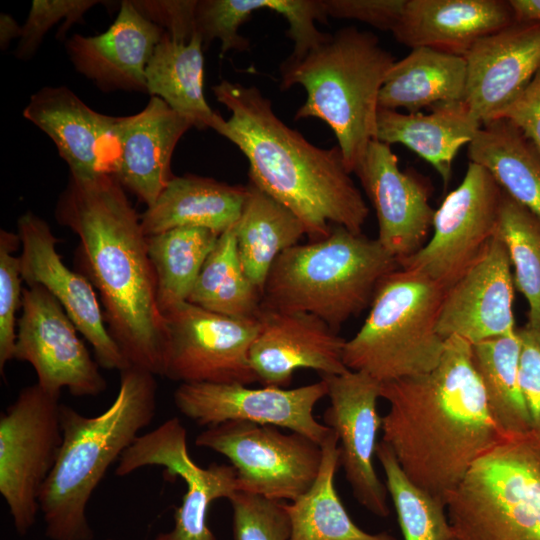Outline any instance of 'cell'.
<instances>
[{
    "label": "cell",
    "mask_w": 540,
    "mask_h": 540,
    "mask_svg": "<svg viewBox=\"0 0 540 540\" xmlns=\"http://www.w3.org/2000/svg\"><path fill=\"white\" fill-rule=\"evenodd\" d=\"M55 217L80 240L77 262L97 290L107 329L130 366L163 376L164 316L140 215L110 173L69 175Z\"/></svg>",
    "instance_id": "cell-1"
},
{
    "label": "cell",
    "mask_w": 540,
    "mask_h": 540,
    "mask_svg": "<svg viewBox=\"0 0 540 540\" xmlns=\"http://www.w3.org/2000/svg\"><path fill=\"white\" fill-rule=\"evenodd\" d=\"M389 403L382 440L417 486L445 506L469 469L504 438L493 421L472 360V345L446 340L429 372L381 383Z\"/></svg>",
    "instance_id": "cell-2"
},
{
    "label": "cell",
    "mask_w": 540,
    "mask_h": 540,
    "mask_svg": "<svg viewBox=\"0 0 540 540\" xmlns=\"http://www.w3.org/2000/svg\"><path fill=\"white\" fill-rule=\"evenodd\" d=\"M230 112L212 129L235 144L249 162V179L291 210L311 241L325 238L331 224L362 233L369 208L337 146L311 144L274 113L255 86L222 80L212 86Z\"/></svg>",
    "instance_id": "cell-3"
},
{
    "label": "cell",
    "mask_w": 540,
    "mask_h": 540,
    "mask_svg": "<svg viewBox=\"0 0 540 540\" xmlns=\"http://www.w3.org/2000/svg\"><path fill=\"white\" fill-rule=\"evenodd\" d=\"M157 410V382L151 372L129 366L111 405L85 416L61 404L63 441L39 496L45 535L51 540H93L88 502L108 468L150 425Z\"/></svg>",
    "instance_id": "cell-4"
},
{
    "label": "cell",
    "mask_w": 540,
    "mask_h": 540,
    "mask_svg": "<svg viewBox=\"0 0 540 540\" xmlns=\"http://www.w3.org/2000/svg\"><path fill=\"white\" fill-rule=\"evenodd\" d=\"M395 61L373 33L350 26L302 59L280 65L281 89L300 84L307 93L294 118L326 122L350 173L375 139L379 93Z\"/></svg>",
    "instance_id": "cell-5"
},
{
    "label": "cell",
    "mask_w": 540,
    "mask_h": 540,
    "mask_svg": "<svg viewBox=\"0 0 540 540\" xmlns=\"http://www.w3.org/2000/svg\"><path fill=\"white\" fill-rule=\"evenodd\" d=\"M398 267L377 238L335 226L325 238L294 245L278 256L261 305L315 315L338 331L370 306L379 283Z\"/></svg>",
    "instance_id": "cell-6"
},
{
    "label": "cell",
    "mask_w": 540,
    "mask_h": 540,
    "mask_svg": "<svg viewBox=\"0 0 540 540\" xmlns=\"http://www.w3.org/2000/svg\"><path fill=\"white\" fill-rule=\"evenodd\" d=\"M445 291L409 269L398 267L386 275L361 328L346 340V367L380 383L434 369L446 345L437 330Z\"/></svg>",
    "instance_id": "cell-7"
},
{
    "label": "cell",
    "mask_w": 540,
    "mask_h": 540,
    "mask_svg": "<svg viewBox=\"0 0 540 540\" xmlns=\"http://www.w3.org/2000/svg\"><path fill=\"white\" fill-rule=\"evenodd\" d=\"M455 540H540V436L502 438L446 503Z\"/></svg>",
    "instance_id": "cell-8"
},
{
    "label": "cell",
    "mask_w": 540,
    "mask_h": 540,
    "mask_svg": "<svg viewBox=\"0 0 540 540\" xmlns=\"http://www.w3.org/2000/svg\"><path fill=\"white\" fill-rule=\"evenodd\" d=\"M59 398L35 383L0 416V493L20 536L36 521L40 492L62 445Z\"/></svg>",
    "instance_id": "cell-9"
},
{
    "label": "cell",
    "mask_w": 540,
    "mask_h": 540,
    "mask_svg": "<svg viewBox=\"0 0 540 540\" xmlns=\"http://www.w3.org/2000/svg\"><path fill=\"white\" fill-rule=\"evenodd\" d=\"M195 445L231 462L239 491L279 501L292 502L308 491L322 462L321 445L312 439L247 421L209 426L197 435Z\"/></svg>",
    "instance_id": "cell-10"
},
{
    "label": "cell",
    "mask_w": 540,
    "mask_h": 540,
    "mask_svg": "<svg viewBox=\"0 0 540 540\" xmlns=\"http://www.w3.org/2000/svg\"><path fill=\"white\" fill-rule=\"evenodd\" d=\"M503 190L481 165L470 162L460 185L433 217V234L398 262L447 290L478 259L495 234Z\"/></svg>",
    "instance_id": "cell-11"
},
{
    "label": "cell",
    "mask_w": 540,
    "mask_h": 540,
    "mask_svg": "<svg viewBox=\"0 0 540 540\" xmlns=\"http://www.w3.org/2000/svg\"><path fill=\"white\" fill-rule=\"evenodd\" d=\"M166 355L163 377L181 383L250 385L258 382L249 352L257 318L210 312L187 302L163 314Z\"/></svg>",
    "instance_id": "cell-12"
},
{
    "label": "cell",
    "mask_w": 540,
    "mask_h": 540,
    "mask_svg": "<svg viewBox=\"0 0 540 540\" xmlns=\"http://www.w3.org/2000/svg\"><path fill=\"white\" fill-rule=\"evenodd\" d=\"M14 359L28 362L37 384L60 396L62 389L78 397L97 396L107 382L61 304L42 286L23 289Z\"/></svg>",
    "instance_id": "cell-13"
},
{
    "label": "cell",
    "mask_w": 540,
    "mask_h": 540,
    "mask_svg": "<svg viewBox=\"0 0 540 540\" xmlns=\"http://www.w3.org/2000/svg\"><path fill=\"white\" fill-rule=\"evenodd\" d=\"M187 432L177 417L140 435L121 455L115 474L126 476L145 466H162L171 477L179 476L187 490L174 513V526L154 540H217L207 524L210 504L229 499L239 491L235 468L212 463L198 466L187 449Z\"/></svg>",
    "instance_id": "cell-14"
},
{
    "label": "cell",
    "mask_w": 540,
    "mask_h": 540,
    "mask_svg": "<svg viewBox=\"0 0 540 540\" xmlns=\"http://www.w3.org/2000/svg\"><path fill=\"white\" fill-rule=\"evenodd\" d=\"M328 394L321 378L313 384L283 389L243 384L181 383L173 394L176 408L199 426L226 421L273 425L300 433L322 444L331 429L313 415L315 405Z\"/></svg>",
    "instance_id": "cell-15"
},
{
    "label": "cell",
    "mask_w": 540,
    "mask_h": 540,
    "mask_svg": "<svg viewBox=\"0 0 540 540\" xmlns=\"http://www.w3.org/2000/svg\"><path fill=\"white\" fill-rule=\"evenodd\" d=\"M328 384L330 405L323 414L338 438L339 466L353 496L379 517L390 514L386 485L378 477L373 458L382 417L377 411L381 383L361 371L321 376Z\"/></svg>",
    "instance_id": "cell-16"
},
{
    "label": "cell",
    "mask_w": 540,
    "mask_h": 540,
    "mask_svg": "<svg viewBox=\"0 0 540 540\" xmlns=\"http://www.w3.org/2000/svg\"><path fill=\"white\" fill-rule=\"evenodd\" d=\"M17 228L21 275L28 287L42 286L61 304L78 332L92 345L100 367L119 371L129 367L107 329L92 284L63 263L56 250L59 240L48 223L27 211L19 217Z\"/></svg>",
    "instance_id": "cell-17"
},
{
    "label": "cell",
    "mask_w": 540,
    "mask_h": 540,
    "mask_svg": "<svg viewBox=\"0 0 540 540\" xmlns=\"http://www.w3.org/2000/svg\"><path fill=\"white\" fill-rule=\"evenodd\" d=\"M514 278L504 243L494 234L482 254L445 293L437 330L471 345L517 331Z\"/></svg>",
    "instance_id": "cell-18"
},
{
    "label": "cell",
    "mask_w": 540,
    "mask_h": 540,
    "mask_svg": "<svg viewBox=\"0 0 540 540\" xmlns=\"http://www.w3.org/2000/svg\"><path fill=\"white\" fill-rule=\"evenodd\" d=\"M191 127V121L161 98L152 96L140 112L117 117L111 132L107 173L147 207L152 205L174 177V149Z\"/></svg>",
    "instance_id": "cell-19"
},
{
    "label": "cell",
    "mask_w": 540,
    "mask_h": 540,
    "mask_svg": "<svg viewBox=\"0 0 540 540\" xmlns=\"http://www.w3.org/2000/svg\"><path fill=\"white\" fill-rule=\"evenodd\" d=\"M257 320L249 361L264 386H288L298 369H312L320 376L349 370L343 359L346 340L317 316L261 305Z\"/></svg>",
    "instance_id": "cell-20"
},
{
    "label": "cell",
    "mask_w": 540,
    "mask_h": 540,
    "mask_svg": "<svg viewBox=\"0 0 540 540\" xmlns=\"http://www.w3.org/2000/svg\"><path fill=\"white\" fill-rule=\"evenodd\" d=\"M378 220V241L399 262L417 252L433 224L429 187L402 171L390 145L372 140L355 168Z\"/></svg>",
    "instance_id": "cell-21"
},
{
    "label": "cell",
    "mask_w": 540,
    "mask_h": 540,
    "mask_svg": "<svg viewBox=\"0 0 540 540\" xmlns=\"http://www.w3.org/2000/svg\"><path fill=\"white\" fill-rule=\"evenodd\" d=\"M464 58L465 105L482 125L498 119L540 70V22L515 21L480 39Z\"/></svg>",
    "instance_id": "cell-22"
},
{
    "label": "cell",
    "mask_w": 540,
    "mask_h": 540,
    "mask_svg": "<svg viewBox=\"0 0 540 540\" xmlns=\"http://www.w3.org/2000/svg\"><path fill=\"white\" fill-rule=\"evenodd\" d=\"M164 32L125 0L105 32L74 34L65 47L75 70L103 92L147 93L146 66Z\"/></svg>",
    "instance_id": "cell-23"
},
{
    "label": "cell",
    "mask_w": 540,
    "mask_h": 540,
    "mask_svg": "<svg viewBox=\"0 0 540 540\" xmlns=\"http://www.w3.org/2000/svg\"><path fill=\"white\" fill-rule=\"evenodd\" d=\"M23 116L54 142L70 175L90 178L107 172L117 117L96 112L65 86H46L35 92Z\"/></svg>",
    "instance_id": "cell-24"
},
{
    "label": "cell",
    "mask_w": 540,
    "mask_h": 540,
    "mask_svg": "<svg viewBox=\"0 0 540 540\" xmlns=\"http://www.w3.org/2000/svg\"><path fill=\"white\" fill-rule=\"evenodd\" d=\"M515 21L509 0H406L392 33L412 49L464 57L480 39Z\"/></svg>",
    "instance_id": "cell-25"
},
{
    "label": "cell",
    "mask_w": 540,
    "mask_h": 540,
    "mask_svg": "<svg viewBox=\"0 0 540 540\" xmlns=\"http://www.w3.org/2000/svg\"><path fill=\"white\" fill-rule=\"evenodd\" d=\"M246 194V186L194 174L174 176L140 215L143 232L151 236L179 227H199L221 235L237 223Z\"/></svg>",
    "instance_id": "cell-26"
},
{
    "label": "cell",
    "mask_w": 540,
    "mask_h": 540,
    "mask_svg": "<svg viewBox=\"0 0 540 540\" xmlns=\"http://www.w3.org/2000/svg\"><path fill=\"white\" fill-rule=\"evenodd\" d=\"M481 127L464 101L436 105L428 114L379 108L375 139L406 146L432 165L447 183L458 151L469 145Z\"/></svg>",
    "instance_id": "cell-27"
},
{
    "label": "cell",
    "mask_w": 540,
    "mask_h": 540,
    "mask_svg": "<svg viewBox=\"0 0 540 540\" xmlns=\"http://www.w3.org/2000/svg\"><path fill=\"white\" fill-rule=\"evenodd\" d=\"M467 63L463 56L414 48L390 68L379 93V108L409 113L464 101Z\"/></svg>",
    "instance_id": "cell-28"
},
{
    "label": "cell",
    "mask_w": 540,
    "mask_h": 540,
    "mask_svg": "<svg viewBox=\"0 0 540 540\" xmlns=\"http://www.w3.org/2000/svg\"><path fill=\"white\" fill-rule=\"evenodd\" d=\"M203 49L198 34L181 42L164 32L145 70L147 94L164 100L199 130L212 129L218 115L204 96Z\"/></svg>",
    "instance_id": "cell-29"
},
{
    "label": "cell",
    "mask_w": 540,
    "mask_h": 540,
    "mask_svg": "<svg viewBox=\"0 0 540 540\" xmlns=\"http://www.w3.org/2000/svg\"><path fill=\"white\" fill-rule=\"evenodd\" d=\"M241 215L234 226L242 267L263 292L278 256L306 235L300 219L287 207L250 182Z\"/></svg>",
    "instance_id": "cell-30"
},
{
    "label": "cell",
    "mask_w": 540,
    "mask_h": 540,
    "mask_svg": "<svg viewBox=\"0 0 540 540\" xmlns=\"http://www.w3.org/2000/svg\"><path fill=\"white\" fill-rule=\"evenodd\" d=\"M468 157L540 219V156L512 123L499 118L483 124L468 145Z\"/></svg>",
    "instance_id": "cell-31"
},
{
    "label": "cell",
    "mask_w": 540,
    "mask_h": 540,
    "mask_svg": "<svg viewBox=\"0 0 540 540\" xmlns=\"http://www.w3.org/2000/svg\"><path fill=\"white\" fill-rule=\"evenodd\" d=\"M321 448L322 462L314 483L303 495L286 503L291 522L289 540H396L387 532H365L352 521L334 484L339 451L332 429Z\"/></svg>",
    "instance_id": "cell-32"
},
{
    "label": "cell",
    "mask_w": 540,
    "mask_h": 540,
    "mask_svg": "<svg viewBox=\"0 0 540 540\" xmlns=\"http://www.w3.org/2000/svg\"><path fill=\"white\" fill-rule=\"evenodd\" d=\"M519 353L517 331L508 336L472 344V360L491 417L505 438L520 437L532 432L519 380Z\"/></svg>",
    "instance_id": "cell-33"
},
{
    "label": "cell",
    "mask_w": 540,
    "mask_h": 540,
    "mask_svg": "<svg viewBox=\"0 0 540 540\" xmlns=\"http://www.w3.org/2000/svg\"><path fill=\"white\" fill-rule=\"evenodd\" d=\"M219 236L199 227H179L147 236L148 255L156 278L157 304L162 314L188 301Z\"/></svg>",
    "instance_id": "cell-34"
},
{
    "label": "cell",
    "mask_w": 540,
    "mask_h": 540,
    "mask_svg": "<svg viewBox=\"0 0 540 540\" xmlns=\"http://www.w3.org/2000/svg\"><path fill=\"white\" fill-rule=\"evenodd\" d=\"M234 226L218 237L188 302L222 315L257 318L261 310L262 293L242 267Z\"/></svg>",
    "instance_id": "cell-35"
},
{
    "label": "cell",
    "mask_w": 540,
    "mask_h": 540,
    "mask_svg": "<svg viewBox=\"0 0 540 540\" xmlns=\"http://www.w3.org/2000/svg\"><path fill=\"white\" fill-rule=\"evenodd\" d=\"M495 234L506 247L514 284L528 304L527 323L540 326V219L503 191Z\"/></svg>",
    "instance_id": "cell-36"
},
{
    "label": "cell",
    "mask_w": 540,
    "mask_h": 540,
    "mask_svg": "<svg viewBox=\"0 0 540 540\" xmlns=\"http://www.w3.org/2000/svg\"><path fill=\"white\" fill-rule=\"evenodd\" d=\"M376 458L384 471L404 540H454L446 506L409 479L383 441L377 444Z\"/></svg>",
    "instance_id": "cell-37"
},
{
    "label": "cell",
    "mask_w": 540,
    "mask_h": 540,
    "mask_svg": "<svg viewBox=\"0 0 540 540\" xmlns=\"http://www.w3.org/2000/svg\"><path fill=\"white\" fill-rule=\"evenodd\" d=\"M273 0H197L195 29L202 38L203 48L211 41L221 42L220 57L230 50H249L247 38L239 27L258 10H272Z\"/></svg>",
    "instance_id": "cell-38"
},
{
    "label": "cell",
    "mask_w": 540,
    "mask_h": 540,
    "mask_svg": "<svg viewBox=\"0 0 540 540\" xmlns=\"http://www.w3.org/2000/svg\"><path fill=\"white\" fill-rule=\"evenodd\" d=\"M234 540H289L291 522L286 503L237 491L229 499Z\"/></svg>",
    "instance_id": "cell-39"
},
{
    "label": "cell",
    "mask_w": 540,
    "mask_h": 540,
    "mask_svg": "<svg viewBox=\"0 0 540 540\" xmlns=\"http://www.w3.org/2000/svg\"><path fill=\"white\" fill-rule=\"evenodd\" d=\"M21 245L17 233L0 230V373L14 359L16 312L22 304L20 258L13 253Z\"/></svg>",
    "instance_id": "cell-40"
},
{
    "label": "cell",
    "mask_w": 540,
    "mask_h": 540,
    "mask_svg": "<svg viewBox=\"0 0 540 540\" xmlns=\"http://www.w3.org/2000/svg\"><path fill=\"white\" fill-rule=\"evenodd\" d=\"M99 3L98 0H33L14 55L20 60H29L38 50L45 34L62 19L64 22L56 36L64 39L71 25L83 23L84 14Z\"/></svg>",
    "instance_id": "cell-41"
},
{
    "label": "cell",
    "mask_w": 540,
    "mask_h": 540,
    "mask_svg": "<svg viewBox=\"0 0 540 540\" xmlns=\"http://www.w3.org/2000/svg\"><path fill=\"white\" fill-rule=\"evenodd\" d=\"M520 341L519 380L532 432L540 436V326L526 323L517 329Z\"/></svg>",
    "instance_id": "cell-42"
},
{
    "label": "cell",
    "mask_w": 540,
    "mask_h": 540,
    "mask_svg": "<svg viewBox=\"0 0 540 540\" xmlns=\"http://www.w3.org/2000/svg\"><path fill=\"white\" fill-rule=\"evenodd\" d=\"M148 20L162 28L171 38L188 42L197 34L195 9L197 0H130Z\"/></svg>",
    "instance_id": "cell-43"
},
{
    "label": "cell",
    "mask_w": 540,
    "mask_h": 540,
    "mask_svg": "<svg viewBox=\"0 0 540 540\" xmlns=\"http://www.w3.org/2000/svg\"><path fill=\"white\" fill-rule=\"evenodd\" d=\"M327 17L353 19L383 31L397 26L406 0H323Z\"/></svg>",
    "instance_id": "cell-44"
},
{
    "label": "cell",
    "mask_w": 540,
    "mask_h": 540,
    "mask_svg": "<svg viewBox=\"0 0 540 540\" xmlns=\"http://www.w3.org/2000/svg\"><path fill=\"white\" fill-rule=\"evenodd\" d=\"M499 118L508 120L520 130L540 156V70Z\"/></svg>",
    "instance_id": "cell-45"
},
{
    "label": "cell",
    "mask_w": 540,
    "mask_h": 540,
    "mask_svg": "<svg viewBox=\"0 0 540 540\" xmlns=\"http://www.w3.org/2000/svg\"><path fill=\"white\" fill-rule=\"evenodd\" d=\"M516 21L540 22V0H509Z\"/></svg>",
    "instance_id": "cell-46"
},
{
    "label": "cell",
    "mask_w": 540,
    "mask_h": 540,
    "mask_svg": "<svg viewBox=\"0 0 540 540\" xmlns=\"http://www.w3.org/2000/svg\"><path fill=\"white\" fill-rule=\"evenodd\" d=\"M22 26L7 13L0 14V47L7 49L12 39L20 38Z\"/></svg>",
    "instance_id": "cell-47"
},
{
    "label": "cell",
    "mask_w": 540,
    "mask_h": 540,
    "mask_svg": "<svg viewBox=\"0 0 540 540\" xmlns=\"http://www.w3.org/2000/svg\"><path fill=\"white\" fill-rule=\"evenodd\" d=\"M105 540H113V539L108 538V539H105Z\"/></svg>",
    "instance_id": "cell-48"
},
{
    "label": "cell",
    "mask_w": 540,
    "mask_h": 540,
    "mask_svg": "<svg viewBox=\"0 0 540 540\" xmlns=\"http://www.w3.org/2000/svg\"><path fill=\"white\" fill-rule=\"evenodd\" d=\"M455 540V539H454Z\"/></svg>",
    "instance_id": "cell-49"
}]
</instances>
